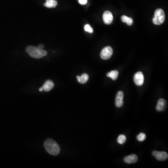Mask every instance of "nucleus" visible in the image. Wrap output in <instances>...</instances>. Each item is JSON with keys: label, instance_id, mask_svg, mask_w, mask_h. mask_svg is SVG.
I'll return each mask as SVG.
<instances>
[{"label": "nucleus", "instance_id": "nucleus-3", "mask_svg": "<svg viewBox=\"0 0 168 168\" xmlns=\"http://www.w3.org/2000/svg\"><path fill=\"white\" fill-rule=\"evenodd\" d=\"M165 20V14L164 10L161 9H157L155 13L153 19V22L156 25H161Z\"/></svg>", "mask_w": 168, "mask_h": 168}, {"label": "nucleus", "instance_id": "nucleus-21", "mask_svg": "<svg viewBox=\"0 0 168 168\" xmlns=\"http://www.w3.org/2000/svg\"><path fill=\"white\" fill-rule=\"evenodd\" d=\"M43 90V88H40L39 89V91L40 92H42Z\"/></svg>", "mask_w": 168, "mask_h": 168}, {"label": "nucleus", "instance_id": "nucleus-14", "mask_svg": "<svg viewBox=\"0 0 168 168\" xmlns=\"http://www.w3.org/2000/svg\"><path fill=\"white\" fill-rule=\"evenodd\" d=\"M118 74H119V72H118V71L115 70V71H112L110 72H108L107 76L108 77L111 78L113 80H115L118 77Z\"/></svg>", "mask_w": 168, "mask_h": 168}, {"label": "nucleus", "instance_id": "nucleus-4", "mask_svg": "<svg viewBox=\"0 0 168 168\" xmlns=\"http://www.w3.org/2000/svg\"><path fill=\"white\" fill-rule=\"evenodd\" d=\"M113 50L110 46H107L103 49L101 51V57L102 59L107 60L112 56Z\"/></svg>", "mask_w": 168, "mask_h": 168}, {"label": "nucleus", "instance_id": "nucleus-7", "mask_svg": "<svg viewBox=\"0 0 168 168\" xmlns=\"http://www.w3.org/2000/svg\"><path fill=\"white\" fill-rule=\"evenodd\" d=\"M124 93L122 91L117 93L115 99V105L116 107H121L123 105Z\"/></svg>", "mask_w": 168, "mask_h": 168}, {"label": "nucleus", "instance_id": "nucleus-16", "mask_svg": "<svg viewBox=\"0 0 168 168\" xmlns=\"http://www.w3.org/2000/svg\"><path fill=\"white\" fill-rule=\"evenodd\" d=\"M126 141V137L125 135L123 134H121L120 135L117 139V142L119 144H123Z\"/></svg>", "mask_w": 168, "mask_h": 168}, {"label": "nucleus", "instance_id": "nucleus-8", "mask_svg": "<svg viewBox=\"0 0 168 168\" xmlns=\"http://www.w3.org/2000/svg\"><path fill=\"white\" fill-rule=\"evenodd\" d=\"M103 19L105 24H111L113 21V16L111 12L109 11H105L103 15Z\"/></svg>", "mask_w": 168, "mask_h": 168}, {"label": "nucleus", "instance_id": "nucleus-19", "mask_svg": "<svg viewBox=\"0 0 168 168\" xmlns=\"http://www.w3.org/2000/svg\"><path fill=\"white\" fill-rule=\"evenodd\" d=\"M79 2L80 4L85 5L88 2V0H79Z\"/></svg>", "mask_w": 168, "mask_h": 168}, {"label": "nucleus", "instance_id": "nucleus-13", "mask_svg": "<svg viewBox=\"0 0 168 168\" xmlns=\"http://www.w3.org/2000/svg\"><path fill=\"white\" fill-rule=\"evenodd\" d=\"M58 5V2L56 0H46L44 6L48 8H55Z\"/></svg>", "mask_w": 168, "mask_h": 168}, {"label": "nucleus", "instance_id": "nucleus-1", "mask_svg": "<svg viewBox=\"0 0 168 168\" xmlns=\"http://www.w3.org/2000/svg\"><path fill=\"white\" fill-rule=\"evenodd\" d=\"M44 146L46 150L51 155L57 156L60 153L59 145L53 139H49L46 140L45 141Z\"/></svg>", "mask_w": 168, "mask_h": 168}, {"label": "nucleus", "instance_id": "nucleus-20", "mask_svg": "<svg viewBox=\"0 0 168 168\" xmlns=\"http://www.w3.org/2000/svg\"><path fill=\"white\" fill-rule=\"evenodd\" d=\"M45 46H44V45H42V44H40V45H38V48H39L40 49H44Z\"/></svg>", "mask_w": 168, "mask_h": 168}, {"label": "nucleus", "instance_id": "nucleus-9", "mask_svg": "<svg viewBox=\"0 0 168 168\" xmlns=\"http://www.w3.org/2000/svg\"><path fill=\"white\" fill-rule=\"evenodd\" d=\"M166 107V102L164 99H160L158 100L156 105V110L158 112L164 111Z\"/></svg>", "mask_w": 168, "mask_h": 168}, {"label": "nucleus", "instance_id": "nucleus-15", "mask_svg": "<svg viewBox=\"0 0 168 168\" xmlns=\"http://www.w3.org/2000/svg\"><path fill=\"white\" fill-rule=\"evenodd\" d=\"M121 21L123 23H126L129 26H131L133 23V21L131 18L126 16V15H122L121 18Z\"/></svg>", "mask_w": 168, "mask_h": 168}, {"label": "nucleus", "instance_id": "nucleus-2", "mask_svg": "<svg viewBox=\"0 0 168 168\" xmlns=\"http://www.w3.org/2000/svg\"><path fill=\"white\" fill-rule=\"evenodd\" d=\"M26 51L31 57L35 58H40L47 54V51L34 46H28Z\"/></svg>", "mask_w": 168, "mask_h": 168}, {"label": "nucleus", "instance_id": "nucleus-6", "mask_svg": "<svg viewBox=\"0 0 168 168\" xmlns=\"http://www.w3.org/2000/svg\"><path fill=\"white\" fill-rule=\"evenodd\" d=\"M134 82L138 86H141L144 83V76L141 72L135 73L134 76Z\"/></svg>", "mask_w": 168, "mask_h": 168}, {"label": "nucleus", "instance_id": "nucleus-11", "mask_svg": "<svg viewBox=\"0 0 168 168\" xmlns=\"http://www.w3.org/2000/svg\"><path fill=\"white\" fill-rule=\"evenodd\" d=\"M54 84L53 82L50 80H48L45 82L42 88L45 92H49L54 88Z\"/></svg>", "mask_w": 168, "mask_h": 168}, {"label": "nucleus", "instance_id": "nucleus-12", "mask_svg": "<svg viewBox=\"0 0 168 168\" xmlns=\"http://www.w3.org/2000/svg\"><path fill=\"white\" fill-rule=\"evenodd\" d=\"M77 78L79 83L81 84H85L88 82V80L89 76L86 73H84L82 74V75L81 76H77Z\"/></svg>", "mask_w": 168, "mask_h": 168}, {"label": "nucleus", "instance_id": "nucleus-17", "mask_svg": "<svg viewBox=\"0 0 168 168\" xmlns=\"http://www.w3.org/2000/svg\"><path fill=\"white\" fill-rule=\"evenodd\" d=\"M146 138V135L145 134L142 133H141L137 136V139L140 142H142V141H144Z\"/></svg>", "mask_w": 168, "mask_h": 168}, {"label": "nucleus", "instance_id": "nucleus-5", "mask_svg": "<svg viewBox=\"0 0 168 168\" xmlns=\"http://www.w3.org/2000/svg\"><path fill=\"white\" fill-rule=\"evenodd\" d=\"M152 155L157 160L160 161H164L168 159V154L165 152L154 151L152 152Z\"/></svg>", "mask_w": 168, "mask_h": 168}, {"label": "nucleus", "instance_id": "nucleus-10", "mask_svg": "<svg viewBox=\"0 0 168 168\" xmlns=\"http://www.w3.org/2000/svg\"><path fill=\"white\" fill-rule=\"evenodd\" d=\"M137 160V155H134V154L126 156L124 159L125 163L128 164H134V163H136Z\"/></svg>", "mask_w": 168, "mask_h": 168}, {"label": "nucleus", "instance_id": "nucleus-18", "mask_svg": "<svg viewBox=\"0 0 168 168\" xmlns=\"http://www.w3.org/2000/svg\"><path fill=\"white\" fill-rule=\"evenodd\" d=\"M84 29L85 30V31L88 32L89 33H93V30L90 25L89 24H86L84 27Z\"/></svg>", "mask_w": 168, "mask_h": 168}]
</instances>
